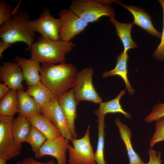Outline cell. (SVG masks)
<instances>
[{
  "label": "cell",
  "mask_w": 164,
  "mask_h": 164,
  "mask_svg": "<svg viewBox=\"0 0 164 164\" xmlns=\"http://www.w3.org/2000/svg\"><path fill=\"white\" fill-rule=\"evenodd\" d=\"M90 126H88L84 136L81 138H73V146H67L69 164H96L90 138Z\"/></svg>",
  "instance_id": "8992f818"
},
{
  "label": "cell",
  "mask_w": 164,
  "mask_h": 164,
  "mask_svg": "<svg viewBox=\"0 0 164 164\" xmlns=\"http://www.w3.org/2000/svg\"><path fill=\"white\" fill-rule=\"evenodd\" d=\"M32 126L28 118L19 114L14 119L12 123V131L15 141L19 144L24 142L30 132Z\"/></svg>",
  "instance_id": "7402d4cb"
},
{
  "label": "cell",
  "mask_w": 164,
  "mask_h": 164,
  "mask_svg": "<svg viewBox=\"0 0 164 164\" xmlns=\"http://www.w3.org/2000/svg\"><path fill=\"white\" fill-rule=\"evenodd\" d=\"M58 104L65 118L73 138L78 137L75 129V121L77 118V105L74 95L73 88L57 97Z\"/></svg>",
  "instance_id": "4fadbf2b"
},
{
  "label": "cell",
  "mask_w": 164,
  "mask_h": 164,
  "mask_svg": "<svg viewBox=\"0 0 164 164\" xmlns=\"http://www.w3.org/2000/svg\"><path fill=\"white\" fill-rule=\"evenodd\" d=\"M94 73L92 67H87L78 72L76 82L73 88L77 104L83 101L99 104L102 98L96 91L92 83Z\"/></svg>",
  "instance_id": "5b68a950"
},
{
  "label": "cell",
  "mask_w": 164,
  "mask_h": 164,
  "mask_svg": "<svg viewBox=\"0 0 164 164\" xmlns=\"http://www.w3.org/2000/svg\"><path fill=\"white\" fill-rule=\"evenodd\" d=\"M129 56L127 53L122 52L117 57V63L115 68L110 71L103 73L102 77L106 78L115 75L118 76L123 80L126 89L131 95H133L135 90L131 85L128 76L127 61Z\"/></svg>",
  "instance_id": "2e32d148"
},
{
  "label": "cell",
  "mask_w": 164,
  "mask_h": 164,
  "mask_svg": "<svg viewBox=\"0 0 164 164\" xmlns=\"http://www.w3.org/2000/svg\"><path fill=\"white\" fill-rule=\"evenodd\" d=\"M29 24L33 30L42 36L54 40H60L61 20L60 18H54L46 7H43L39 17L30 20Z\"/></svg>",
  "instance_id": "ba28073f"
},
{
  "label": "cell",
  "mask_w": 164,
  "mask_h": 164,
  "mask_svg": "<svg viewBox=\"0 0 164 164\" xmlns=\"http://www.w3.org/2000/svg\"><path fill=\"white\" fill-rule=\"evenodd\" d=\"M40 112L60 131L63 136L70 141L73 138L56 97L42 107Z\"/></svg>",
  "instance_id": "30bf717a"
},
{
  "label": "cell",
  "mask_w": 164,
  "mask_h": 164,
  "mask_svg": "<svg viewBox=\"0 0 164 164\" xmlns=\"http://www.w3.org/2000/svg\"><path fill=\"white\" fill-rule=\"evenodd\" d=\"M149 156V161L145 164H161L162 160L161 159V152H157L151 148H150L148 151Z\"/></svg>",
  "instance_id": "4dcf8cb0"
},
{
  "label": "cell",
  "mask_w": 164,
  "mask_h": 164,
  "mask_svg": "<svg viewBox=\"0 0 164 164\" xmlns=\"http://www.w3.org/2000/svg\"><path fill=\"white\" fill-rule=\"evenodd\" d=\"M104 117H98L97 120L98 123V141L97 149L94 154L96 164H106L104 157V128L106 126Z\"/></svg>",
  "instance_id": "d4e9b609"
},
{
  "label": "cell",
  "mask_w": 164,
  "mask_h": 164,
  "mask_svg": "<svg viewBox=\"0 0 164 164\" xmlns=\"http://www.w3.org/2000/svg\"><path fill=\"white\" fill-rule=\"evenodd\" d=\"M11 6L5 1H0V25L6 21L11 16L12 11Z\"/></svg>",
  "instance_id": "f546056e"
},
{
  "label": "cell",
  "mask_w": 164,
  "mask_h": 164,
  "mask_svg": "<svg viewBox=\"0 0 164 164\" xmlns=\"http://www.w3.org/2000/svg\"><path fill=\"white\" fill-rule=\"evenodd\" d=\"M155 132L149 143V146L153 147L158 142L164 141V117L155 121Z\"/></svg>",
  "instance_id": "4316f807"
},
{
  "label": "cell",
  "mask_w": 164,
  "mask_h": 164,
  "mask_svg": "<svg viewBox=\"0 0 164 164\" xmlns=\"http://www.w3.org/2000/svg\"><path fill=\"white\" fill-rule=\"evenodd\" d=\"M18 96L17 91L10 89L0 101V115L13 116L18 112Z\"/></svg>",
  "instance_id": "cb8c5ba5"
},
{
  "label": "cell",
  "mask_w": 164,
  "mask_h": 164,
  "mask_svg": "<svg viewBox=\"0 0 164 164\" xmlns=\"http://www.w3.org/2000/svg\"><path fill=\"white\" fill-rule=\"evenodd\" d=\"M162 7L163 12V27L161 33V42L153 54V57L156 60L164 61V0H158Z\"/></svg>",
  "instance_id": "f1b7e54d"
},
{
  "label": "cell",
  "mask_w": 164,
  "mask_h": 164,
  "mask_svg": "<svg viewBox=\"0 0 164 164\" xmlns=\"http://www.w3.org/2000/svg\"><path fill=\"white\" fill-rule=\"evenodd\" d=\"M16 164H56L54 161L50 159L46 162H41L31 157L23 158L21 160L18 161Z\"/></svg>",
  "instance_id": "1f68e13d"
},
{
  "label": "cell",
  "mask_w": 164,
  "mask_h": 164,
  "mask_svg": "<svg viewBox=\"0 0 164 164\" xmlns=\"http://www.w3.org/2000/svg\"><path fill=\"white\" fill-rule=\"evenodd\" d=\"M28 118L32 125L42 132L47 139H53L62 136L60 131L41 113Z\"/></svg>",
  "instance_id": "ffe728a7"
},
{
  "label": "cell",
  "mask_w": 164,
  "mask_h": 164,
  "mask_svg": "<svg viewBox=\"0 0 164 164\" xmlns=\"http://www.w3.org/2000/svg\"><path fill=\"white\" fill-rule=\"evenodd\" d=\"M58 15L61 21L59 33L61 40L71 41L75 36L83 32L88 25L69 8L60 10Z\"/></svg>",
  "instance_id": "9c48e42d"
},
{
  "label": "cell",
  "mask_w": 164,
  "mask_h": 164,
  "mask_svg": "<svg viewBox=\"0 0 164 164\" xmlns=\"http://www.w3.org/2000/svg\"><path fill=\"white\" fill-rule=\"evenodd\" d=\"M114 0H73L69 9L83 20L93 22L101 17H114L115 12L111 5Z\"/></svg>",
  "instance_id": "277c9868"
},
{
  "label": "cell",
  "mask_w": 164,
  "mask_h": 164,
  "mask_svg": "<svg viewBox=\"0 0 164 164\" xmlns=\"http://www.w3.org/2000/svg\"><path fill=\"white\" fill-rule=\"evenodd\" d=\"M109 21L115 26L117 35L123 44L124 52L127 53L130 49L136 48L138 46L133 41L131 37V30L133 25L132 23L120 22L114 17L110 18Z\"/></svg>",
  "instance_id": "44dd1931"
},
{
  "label": "cell",
  "mask_w": 164,
  "mask_h": 164,
  "mask_svg": "<svg viewBox=\"0 0 164 164\" xmlns=\"http://www.w3.org/2000/svg\"><path fill=\"white\" fill-rule=\"evenodd\" d=\"M10 88L4 84L0 83V99L5 97L9 93Z\"/></svg>",
  "instance_id": "d6a6232c"
},
{
  "label": "cell",
  "mask_w": 164,
  "mask_h": 164,
  "mask_svg": "<svg viewBox=\"0 0 164 164\" xmlns=\"http://www.w3.org/2000/svg\"><path fill=\"white\" fill-rule=\"evenodd\" d=\"M46 139V137L42 132L32 125L30 132L24 142L31 145L35 157L37 158L41 147Z\"/></svg>",
  "instance_id": "484cf974"
},
{
  "label": "cell",
  "mask_w": 164,
  "mask_h": 164,
  "mask_svg": "<svg viewBox=\"0 0 164 164\" xmlns=\"http://www.w3.org/2000/svg\"><path fill=\"white\" fill-rule=\"evenodd\" d=\"M18 96V113L29 118L41 113V107L35 100L22 90L17 91Z\"/></svg>",
  "instance_id": "ac0fdd59"
},
{
  "label": "cell",
  "mask_w": 164,
  "mask_h": 164,
  "mask_svg": "<svg viewBox=\"0 0 164 164\" xmlns=\"http://www.w3.org/2000/svg\"><path fill=\"white\" fill-rule=\"evenodd\" d=\"M115 123L118 128L121 138L126 147L129 161V164H145L132 146L131 140V130L123 124L119 118H115Z\"/></svg>",
  "instance_id": "e0dca14e"
},
{
  "label": "cell",
  "mask_w": 164,
  "mask_h": 164,
  "mask_svg": "<svg viewBox=\"0 0 164 164\" xmlns=\"http://www.w3.org/2000/svg\"><path fill=\"white\" fill-rule=\"evenodd\" d=\"M0 77L4 84L10 89L16 91L25 89L22 84L24 80L22 72L15 62H3L0 67Z\"/></svg>",
  "instance_id": "7c38bea8"
},
{
  "label": "cell",
  "mask_w": 164,
  "mask_h": 164,
  "mask_svg": "<svg viewBox=\"0 0 164 164\" xmlns=\"http://www.w3.org/2000/svg\"><path fill=\"white\" fill-rule=\"evenodd\" d=\"M13 116L0 115V155L10 160L20 154L21 144L15 140L12 125Z\"/></svg>",
  "instance_id": "52a82bcc"
},
{
  "label": "cell",
  "mask_w": 164,
  "mask_h": 164,
  "mask_svg": "<svg viewBox=\"0 0 164 164\" xmlns=\"http://www.w3.org/2000/svg\"><path fill=\"white\" fill-rule=\"evenodd\" d=\"M40 81L57 97L73 88L78 71L73 65L41 63Z\"/></svg>",
  "instance_id": "7a4b0ae2"
},
{
  "label": "cell",
  "mask_w": 164,
  "mask_h": 164,
  "mask_svg": "<svg viewBox=\"0 0 164 164\" xmlns=\"http://www.w3.org/2000/svg\"><path fill=\"white\" fill-rule=\"evenodd\" d=\"M113 2L122 6L131 12L134 18L133 24L139 26L152 36L161 38L162 34L155 28L150 15L144 10L136 6L124 5L120 1L114 0Z\"/></svg>",
  "instance_id": "5bb4252c"
},
{
  "label": "cell",
  "mask_w": 164,
  "mask_h": 164,
  "mask_svg": "<svg viewBox=\"0 0 164 164\" xmlns=\"http://www.w3.org/2000/svg\"><path fill=\"white\" fill-rule=\"evenodd\" d=\"M7 158L3 156L0 155V164H7Z\"/></svg>",
  "instance_id": "836d02e7"
},
{
  "label": "cell",
  "mask_w": 164,
  "mask_h": 164,
  "mask_svg": "<svg viewBox=\"0 0 164 164\" xmlns=\"http://www.w3.org/2000/svg\"><path fill=\"white\" fill-rule=\"evenodd\" d=\"M26 92L33 97L41 107L55 97L41 81L32 85L28 86Z\"/></svg>",
  "instance_id": "603a6c76"
},
{
  "label": "cell",
  "mask_w": 164,
  "mask_h": 164,
  "mask_svg": "<svg viewBox=\"0 0 164 164\" xmlns=\"http://www.w3.org/2000/svg\"><path fill=\"white\" fill-rule=\"evenodd\" d=\"M20 2L9 18L0 25V40L11 47L15 43L23 42L28 46L25 50L29 51L35 42L36 32L29 26V14L19 9Z\"/></svg>",
  "instance_id": "6da1fadb"
},
{
  "label": "cell",
  "mask_w": 164,
  "mask_h": 164,
  "mask_svg": "<svg viewBox=\"0 0 164 164\" xmlns=\"http://www.w3.org/2000/svg\"><path fill=\"white\" fill-rule=\"evenodd\" d=\"M21 68L25 81L28 86L36 84L40 81V63L31 59L19 56L15 57L13 60Z\"/></svg>",
  "instance_id": "9a60e30c"
},
{
  "label": "cell",
  "mask_w": 164,
  "mask_h": 164,
  "mask_svg": "<svg viewBox=\"0 0 164 164\" xmlns=\"http://www.w3.org/2000/svg\"><path fill=\"white\" fill-rule=\"evenodd\" d=\"M75 46L71 41L54 40L41 36L29 50L31 55L30 58L41 63H64L66 55L70 52Z\"/></svg>",
  "instance_id": "3957f363"
},
{
  "label": "cell",
  "mask_w": 164,
  "mask_h": 164,
  "mask_svg": "<svg viewBox=\"0 0 164 164\" xmlns=\"http://www.w3.org/2000/svg\"><path fill=\"white\" fill-rule=\"evenodd\" d=\"M126 93L125 89L120 91L116 97L111 100L102 102L99 104V108L95 111L94 113L97 117L105 116L108 113H121L127 118L131 119L130 113L125 111L122 108L120 103L121 97Z\"/></svg>",
  "instance_id": "d6986e66"
},
{
  "label": "cell",
  "mask_w": 164,
  "mask_h": 164,
  "mask_svg": "<svg viewBox=\"0 0 164 164\" xmlns=\"http://www.w3.org/2000/svg\"><path fill=\"white\" fill-rule=\"evenodd\" d=\"M70 141L62 136L47 139L41 147L37 158L51 156L56 159L57 164H67L66 153Z\"/></svg>",
  "instance_id": "8fae6325"
},
{
  "label": "cell",
  "mask_w": 164,
  "mask_h": 164,
  "mask_svg": "<svg viewBox=\"0 0 164 164\" xmlns=\"http://www.w3.org/2000/svg\"><path fill=\"white\" fill-rule=\"evenodd\" d=\"M164 117V103L155 104L151 112L145 119L146 122L150 123Z\"/></svg>",
  "instance_id": "83f0119b"
}]
</instances>
